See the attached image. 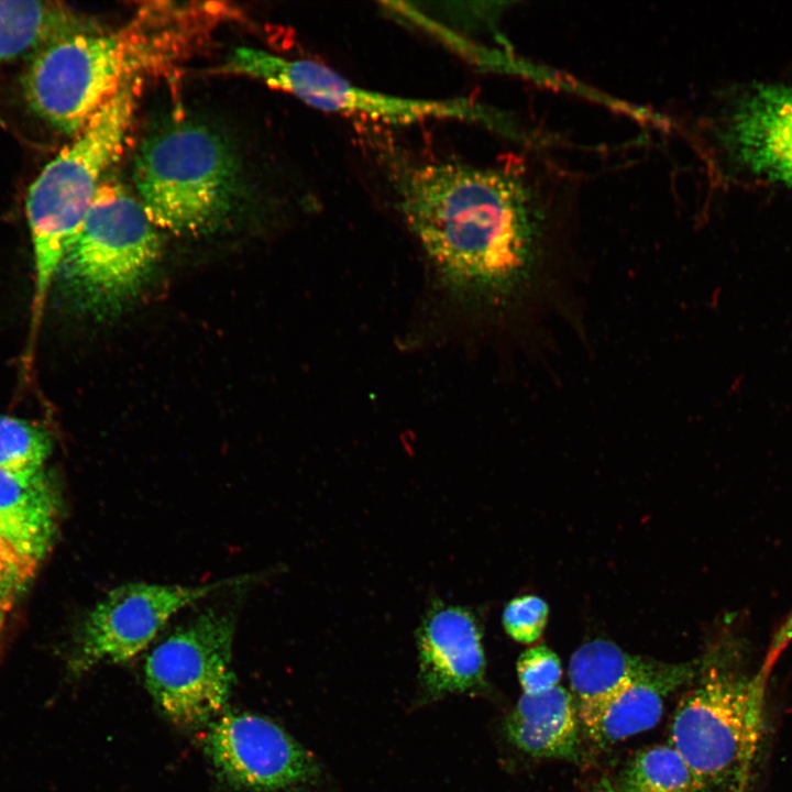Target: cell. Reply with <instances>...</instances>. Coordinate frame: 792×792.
<instances>
[{
    "label": "cell",
    "mask_w": 792,
    "mask_h": 792,
    "mask_svg": "<svg viewBox=\"0 0 792 792\" xmlns=\"http://www.w3.org/2000/svg\"><path fill=\"white\" fill-rule=\"evenodd\" d=\"M15 597L0 596V641L4 634L7 623L13 608Z\"/></svg>",
    "instance_id": "obj_24"
},
{
    "label": "cell",
    "mask_w": 792,
    "mask_h": 792,
    "mask_svg": "<svg viewBox=\"0 0 792 792\" xmlns=\"http://www.w3.org/2000/svg\"><path fill=\"white\" fill-rule=\"evenodd\" d=\"M704 785L672 746L639 751L626 766L618 792H698Z\"/></svg>",
    "instance_id": "obj_18"
},
{
    "label": "cell",
    "mask_w": 792,
    "mask_h": 792,
    "mask_svg": "<svg viewBox=\"0 0 792 792\" xmlns=\"http://www.w3.org/2000/svg\"><path fill=\"white\" fill-rule=\"evenodd\" d=\"M517 672L522 693H538L554 688L562 675L559 657L544 646L526 650L518 659Z\"/></svg>",
    "instance_id": "obj_21"
},
{
    "label": "cell",
    "mask_w": 792,
    "mask_h": 792,
    "mask_svg": "<svg viewBox=\"0 0 792 792\" xmlns=\"http://www.w3.org/2000/svg\"><path fill=\"white\" fill-rule=\"evenodd\" d=\"M770 671L762 664L747 678L711 670L681 698L672 719L671 746L704 787L746 774L760 737Z\"/></svg>",
    "instance_id": "obj_6"
},
{
    "label": "cell",
    "mask_w": 792,
    "mask_h": 792,
    "mask_svg": "<svg viewBox=\"0 0 792 792\" xmlns=\"http://www.w3.org/2000/svg\"><path fill=\"white\" fill-rule=\"evenodd\" d=\"M719 143L756 175L792 184V85L755 88L726 111Z\"/></svg>",
    "instance_id": "obj_11"
},
{
    "label": "cell",
    "mask_w": 792,
    "mask_h": 792,
    "mask_svg": "<svg viewBox=\"0 0 792 792\" xmlns=\"http://www.w3.org/2000/svg\"><path fill=\"white\" fill-rule=\"evenodd\" d=\"M547 603L534 595L510 601L503 613V625L516 641L530 644L539 639L548 619Z\"/></svg>",
    "instance_id": "obj_20"
},
{
    "label": "cell",
    "mask_w": 792,
    "mask_h": 792,
    "mask_svg": "<svg viewBox=\"0 0 792 792\" xmlns=\"http://www.w3.org/2000/svg\"><path fill=\"white\" fill-rule=\"evenodd\" d=\"M140 204L156 228L194 234L219 226L239 195L237 160L210 128L177 122L146 138L133 165Z\"/></svg>",
    "instance_id": "obj_3"
},
{
    "label": "cell",
    "mask_w": 792,
    "mask_h": 792,
    "mask_svg": "<svg viewBox=\"0 0 792 792\" xmlns=\"http://www.w3.org/2000/svg\"><path fill=\"white\" fill-rule=\"evenodd\" d=\"M245 581L248 576L193 586L138 582L112 588L81 623L70 671L80 674L100 663L128 661L145 649L175 614Z\"/></svg>",
    "instance_id": "obj_9"
},
{
    "label": "cell",
    "mask_w": 792,
    "mask_h": 792,
    "mask_svg": "<svg viewBox=\"0 0 792 792\" xmlns=\"http://www.w3.org/2000/svg\"><path fill=\"white\" fill-rule=\"evenodd\" d=\"M419 678L431 698L466 692L483 683L485 658L473 615L439 605L425 616L417 634Z\"/></svg>",
    "instance_id": "obj_12"
},
{
    "label": "cell",
    "mask_w": 792,
    "mask_h": 792,
    "mask_svg": "<svg viewBox=\"0 0 792 792\" xmlns=\"http://www.w3.org/2000/svg\"><path fill=\"white\" fill-rule=\"evenodd\" d=\"M382 167L398 215L450 290L493 307L548 300L558 276L549 213L525 173L396 148Z\"/></svg>",
    "instance_id": "obj_1"
},
{
    "label": "cell",
    "mask_w": 792,
    "mask_h": 792,
    "mask_svg": "<svg viewBox=\"0 0 792 792\" xmlns=\"http://www.w3.org/2000/svg\"><path fill=\"white\" fill-rule=\"evenodd\" d=\"M38 562L0 535V596L16 598L34 576Z\"/></svg>",
    "instance_id": "obj_22"
},
{
    "label": "cell",
    "mask_w": 792,
    "mask_h": 792,
    "mask_svg": "<svg viewBox=\"0 0 792 792\" xmlns=\"http://www.w3.org/2000/svg\"><path fill=\"white\" fill-rule=\"evenodd\" d=\"M657 662L628 654L606 640L582 645L569 663L570 683L578 697L579 708L604 701L649 672Z\"/></svg>",
    "instance_id": "obj_16"
},
{
    "label": "cell",
    "mask_w": 792,
    "mask_h": 792,
    "mask_svg": "<svg viewBox=\"0 0 792 792\" xmlns=\"http://www.w3.org/2000/svg\"><path fill=\"white\" fill-rule=\"evenodd\" d=\"M58 498L43 469H0V535L21 552L41 560L57 529Z\"/></svg>",
    "instance_id": "obj_14"
},
{
    "label": "cell",
    "mask_w": 792,
    "mask_h": 792,
    "mask_svg": "<svg viewBox=\"0 0 792 792\" xmlns=\"http://www.w3.org/2000/svg\"><path fill=\"white\" fill-rule=\"evenodd\" d=\"M205 749L216 773L242 792H293L315 783V757L282 727L250 713H228L209 725Z\"/></svg>",
    "instance_id": "obj_10"
},
{
    "label": "cell",
    "mask_w": 792,
    "mask_h": 792,
    "mask_svg": "<svg viewBox=\"0 0 792 792\" xmlns=\"http://www.w3.org/2000/svg\"><path fill=\"white\" fill-rule=\"evenodd\" d=\"M578 712L560 685L522 693L506 723L510 741L534 757L570 758L578 749Z\"/></svg>",
    "instance_id": "obj_15"
},
{
    "label": "cell",
    "mask_w": 792,
    "mask_h": 792,
    "mask_svg": "<svg viewBox=\"0 0 792 792\" xmlns=\"http://www.w3.org/2000/svg\"><path fill=\"white\" fill-rule=\"evenodd\" d=\"M600 792H618V791L615 790L613 787H610V784L608 782H604L602 784V788L600 789Z\"/></svg>",
    "instance_id": "obj_25"
},
{
    "label": "cell",
    "mask_w": 792,
    "mask_h": 792,
    "mask_svg": "<svg viewBox=\"0 0 792 792\" xmlns=\"http://www.w3.org/2000/svg\"><path fill=\"white\" fill-rule=\"evenodd\" d=\"M151 69L135 33L100 34L92 30L56 38L38 51L23 78L31 109L53 128L79 133L125 85Z\"/></svg>",
    "instance_id": "obj_5"
},
{
    "label": "cell",
    "mask_w": 792,
    "mask_h": 792,
    "mask_svg": "<svg viewBox=\"0 0 792 792\" xmlns=\"http://www.w3.org/2000/svg\"><path fill=\"white\" fill-rule=\"evenodd\" d=\"M223 69L261 80L316 109L378 123L453 119L494 128L501 124L485 107L466 98L420 99L388 95L358 86L321 63L286 58L253 47L233 50Z\"/></svg>",
    "instance_id": "obj_8"
},
{
    "label": "cell",
    "mask_w": 792,
    "mask_h": 792,
    "mask_svg": "<svg viewBox=\"0 0 792 792\" xmlns=\"http://www.w3.org/2000/svg\"><path fill=\"white\" fill-rule=\"evenodd\" d=\"M51 450L52 440L46 430L26 420L0 415V469L42 470Z\"/></svg>",
    "instance_id": "obj_19"
},
{
    "label": "cell",
    "mask_w": 792,
    "mask_h": 792,
    "mask_svg": "<svg viewBox=\"0 0 792 792\" xmlns=\"http://www.w3.org/2000/svg\"><path fill=\"white\" fill-rule=\"evenodd\" d=\"M91 30L61 2L0 1V61L38 51L62 36Z\"/></svg>",
    "instance_id": "obj_17"
},
{
    "label": "cell",
    "mask_w": 792,
    "mask_h": 792,
    "mask_svg": "<svg viewBox=\"0 0 792 792\" xmlns=\"http://www.w3.org/2000/svg\"><path fill=\"white\" fill-rule=\"evenodd\" d=\"M135 97L134 82L125 85L43 168L29 189L26 216L35 261V324L66 248L101 185V175L123 150Z\"/></svg>",
    "instance_id": "obj_2"
},
{
    "label": "cell",
    "mask_w": 792,
    "mask_h": 792,
    "mask_svg": "<svg viewBox=\"0 0 792 792\" xmlns=\"http://www.w3.org/2000/svg\"><path fill=\"white\" fill-rule=\"evenodd\" d=\"M234 631L231 612L209 608L176 628L147 656L146 688L177 727L205 726L227 705L234 682Z\"/></svg>",
    "instance_id": "obj_7"
},
{
    "label": "cell",
    "mask_w": 792,
    "mask_h": 792,
    "mask_svg": "<svg viewBox=\"0 0 792 792\" xmlns=\"http://www.w3.org/2000/svg\"><path fill=\"white\" fill-rule=\"evenodd\" d=\"M694 674L690 663L657 662L604 701L579 708L578 715L591 738L614 744L652 728L660 719L664 698Z\"/></svg>",
    "instance_id": "obj_13"
},
{
    "label": "cell",
    "mask_w": 792,
    "mask_h": 792,
    "mask_svg": "<svg viewBox=\"0 0 792 792\" xmlns=\"http://www.w3.org/2000/svg\"><path fill=\"white\" fill-rule=\"evenodd\" d=\"M160 250L157 228L140 201L120 185L101 184L57 274L81 308L109 316L138 296Z\"/></svg>",
    "instance_id": "obj_4"
},
{
    "label": "cell",
    "mask_w": 792,
    "mask_h": 792,
    "mask_svg": "<svg viewBox=\"0 0 792 792\" xmlns=\"http://www.w3.org/2000/svg\"><path fill=\"white\" fill-rule=\"evenodd\" d=\"M792 641V609L784 615L781 622L776 627L768 652L763 663L769 668H772L781 652Z\"/></svg>",
    "instance_id": "obj_23"
}]
</instances>
